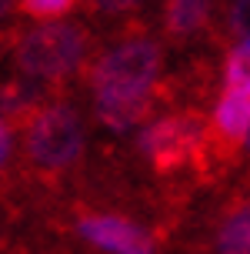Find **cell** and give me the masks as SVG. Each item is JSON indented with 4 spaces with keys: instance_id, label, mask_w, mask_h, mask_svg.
<instances>
[{
    "instance_id": "e0dca14e",
    "label": "cell",
    "mask_w": 250,
    "mask_h": 254,
    "mask_svg": "<svg viewBox=\"0 0 250 254\" xmlns=\"http://www.w3.org/2000/svg\"><path fill=\"white\" fill-rule=\"evenodd\" d=\"M247 147H250V130H247Z\"/></svg>"
},
{
    "instance_id": "7a4b0ae2",
    "label": "cell",
    "mask_w": 250,
    "mask_h": 254,
    "mask_svg": "<svg viewBox=\"0 0 250 254\" xmlns=\"http://www.w3.org/2000/svg\"><path fill=\"white\" fill-rule=\"evenodd\" d=\"M84 154V117L74 104H44L27 121L24 157L37 174L57 178L80 161Z\"/></svg>"
},
{
    "instance_id": "5bb4252c",
    "label": "cell",
    "mask_w": 250,
    "mask_h": 254,
    "mask_svg": "<svg viewBox=\"0 0 250 254\" xmlns=\"http://www.w3.org/2000/svg\"><path fill=\"white\" fill-rule=\"evenodd\" d=\"M10 154H13V127L0 121V171L10 161Z\"/></svg>"
},
{
    "instance_id": "9a60e30c",
    "label": "cell",
    "mask_w": 250,
    "mask_h": 254,
    "mask_svg": "<svg viewBox=\"0 0 250 254\" xmlns=\"http://www.w3.org/2000/svg\"><path fill=\"white\" fill-rule=\"evenodd\" d=\"M144 0H97V7L103 13H127V10H134V7H140Z\"/></svg>"
},
{
    "instance_id": "8fae6325",
    "label": "cell",
    "mask_w": 250,
    "mask_h": 254,
    "mask_svg": "<svg viewBox=\"0 0 250 254\" xmlns=\"http://www.w3.org/2000/svg\"><path fill=\"white\" fill-rule=\"evenodd\" d=\"M227 84L230 87H237V90H247L250 94V40H244L237 51L227 57Z\"/></svg>"
},
{
    "instance_id": "7c38bea8",
    "label": "cell",
    "mask_w": 250,
    "mask_h": 254,
    "mask_svg": "<svg viewBox=\"0 0 250 254\" xmlns=\"http://www.w3.org/2000/svg\"><path fill=\"white\" fill-rule=\"evenodd\" d=\"M27 17H37V20H50V17H60L74 7V0H20L17 3Z\"/></svg>"
},
{
    "instance_id": "3957f363",
    "label": "cell",
    "mask_w": 250,
    "mask_h": 254,
    "mask_svg": "<svg viewBox=\"0 0 250 254\" xmlns=\"http://www.w3.org/2000/svg\"><path fill=\"white\" fill-rule=\"evenodd\" d=\"M163 51L150 37H127L103 51L90 67L94 97H134L157 90Z\"/></svg>"
},
{
    "instance_id": "30bf717a",
    "label": "cell",
    "mask_w": 250,
    "mask_h": 254,
    "mask_svg": "<svg viewBox=\"0 0 250 254\" xmlns=\"http://www.w3.org/2000/svg\"><path fill=\"white\" fill-rule=\"evenodd\" d=\"M217 251L220 254H250V201L234 207L217 231Z\"/></svg>"
},
{
    "instance_id": "277c9868",
    "label": "cell",
    "mask_w": 250,
    "mask_h": 254,
    "mask_svg": "<svg viewBox=\"0 0 250 254\" xmlns=\"http://www.w3.org/2000/svg\"><path fill=\"white\" fill-rule=\"evenodd\" d=\"M203 144L197 114H167L140 130V151L157 171H177L197 157Z\"/></svg>"
},
{
    "instance_id": "2e32d148",
    "label": "cell",
    "mask_w": 250,
    "mask_h": 254,
    "mask_svg": "<svg viewBox=\"0 0 250 254\" xmlns=\"http://www.w3.org/2000/svg\"><path fill=\"white\" fill-rule=\"evenodd\" d=\"M13 3H17V0H0V17H7V13H10V7Z\"/></svg>"
},
{
    "instance_id": "6da1fadb",
    "label": "cell",
    "mask_w": 250,
    "mask_h": 254,
    "mask_svg": "<svg viewBox=\"0 0 250 254\" xmlns=\"http://www.w3.org/2000/svg\"><path fill=\"white\" fill-rule=\"evenodd\" d=\"M90 54L84 24H40L13 44V67L34 84H60L77 74Z\"/></svg>"
},
{
    "instance_id": "52a82bcc",
    "label": "cell",
    "mask_w": 250,
    "mask_h": 254,
    "mask_svg": "<svg viewBox=\"0 0 250 254\" xmlns=\"http://www.w3.org/2000/svg\"><path fill=\"white\" fill-rule=\"evenodd\" d=\"M97 101V117L110 130H127V127L144 124L153 114L157 104V90L150 94H134V97H94Z\"/></svg>"
},
{
    "instance_id": "9c48e42d",
    "label": "cell",
    "mask_w": 250,
    "mask_h": 254,
    "mask_svg": "<svg viewBox=\"0 0 250 254\" xmlns=\"http://www.w3.org/2000/svg\"><path fill=\"white\" fill-rule=\"evenodd\" d=\"M44 90L40 84L34 80H7V84H0V121L3 124H20V121H30V117L37 114L40 107H44Z\"/></svg>"
},
{
    "instance_id": "5b68a950",
    "label": "cell",
    "mask_w": 250,
    "mask_h": 254,
    "mask_svg": "<svg viewBox=\"0 0 250 254\" xmlns=\"http://www.w3.org/2000/svg\"><path fill=\"white\" fill-rule=\"evenodd\" d=\"M80 234L90 244H97L110 254H153V244L137 224H130L127 217L113 214H87L80 217Z\"/></svg>"
},
{
    "instance_id": "4fadbf2b",
    "label": "cell",
    "mask_w": 250,
    "mask_h": 254,
    "mask_svg": "<svg viewBox=\"0 0 250 254\" xmlns=\"http://www.w3.org/2000/svg\"><path fill=\"white\" fill-rule=\"evenodd\" d=\"M227 27H230V34H234V37L250 40V0H230Z\"/></svg>"
},
{
    "instance_id": "ba28073f",
    "label": "cell",
    "mask_w": 250,
    "mask_h": 254,
    "mask_svg": "<svg viewBox=\"0 0 250 254\" xmlns=\"http://www.w3.org/2000/svg\"><path fill=\"white\" fill-rule=\"evenodd\" d=\"M210 3L213 0H167L163 3V30L167 37L184 44L197 37L210 20Z\"/></svg>"
},
{
    "instance_id": "8992f818",
    "label": "cell",
    "mask_w": 250,
    "mask_h": 254,
    "mask_svg": "<svg viewBox=\"0 0 250 254\" xmlns=\"http://www.w3.org/2000/svg\"><path fill=\"white\" fill-rule=\"evenodd\" d=\"M247 130H250V94L227 87L224 97L217 101V111H213V137L224 147H237L240 140H247Z\"/></svg>"
}]
</instances>
